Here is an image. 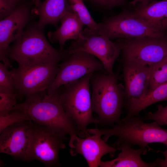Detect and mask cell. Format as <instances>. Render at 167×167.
Returning a JSON list of instances; mask_svg holds the SVG:
<instances>
[{
  "label": "cell",
  "instance_id": "6da1fadb",
  "mask_svg": "<svg viewBox=\"0 0 167 167\" xmlns=\"http://www.w3.org/2000/svg\"><path fill=\"white\" fill-rule=\"evenodd\" d=\"M47 90L26 96L24 101L17 103L12 111H22L34 122L61 134L81 137L76 125L63 109L60 97L61 88L49 94Z\"/></svg>",
  "mask_w": 167,
  "mask_h": 167
},
{
  "label": "cell",
  "instance_id": "7a4b0ae2",
  "mask_svg": "<svg viewBox=\"0 0 167 167\" xmlns=\"http://www.w3.org/2000/svg\"><path fill=\"white\" fill-rule=\"evenodd\" d=\"M118 74L97 71L90 79L93 112L98 116L99 123L112 127L120 120L124 107L125 87L118 83Z\"/></svg>",
  "mask_w": 167,
  "mask_h": 167
},
{
  "label": "cell",
  "instance_id": "3957f363",
  "mask_svg": "<svg viewBox=\"0 0 167 167\" xmlns=\"http://www.w3.org/2000/svg\"><path fill=\"white\" fill-rule=\"evenodd\" d=\"M144 121L138 114L121 119L110 128L89 129L88 131L90 134L104 135L102 139L106 142L110 137L116 136L117 139L113 144L114 147L125 144L131 147L136 145L145 148L152 143L167 144V129L155 121L147 123Z\"/></svg>",
  "mask_w": 167,
  "mask_h": 167
},
{
  "label": "cell",
  "instance_id": "277c9868",
  "mask_svg": "<svg viewBox=\"0 0 167 167\" xmlns=\"http://www.w3.org/2000/svg\"><path fill=\"white\" fill-rule=\"evenodd\" d=\"M6 56L18 64L38 62L51 64H58L67 56L64 50H58L49 43L43 29L36 23L24 31L9 47Z\"/></svg>",
  "mask_w": 167,
  "mask_h": 167
},
{
  "label": "cell",
  "instance_id": "5b68a950",
  "mask_svg": "<svg viewBox=\"0 0 167 167\" xmlns=\"http://www.w3.org/2000/svg\"><path fill=\"white\" fill-rule=\"evenodd\" d=\"M93 73L62 86L63 88L61 90L60 97L63 109L82 137L90 134L87 129L89 125L99 123L98 118L92 115L90 86Z\"/></svg>",
  "mask_w": 167,
  "mask_h": 167
},
{
  "label": "cell",
  "instance_id": "8992f818",
  "mask_svg": "<svg viewBox=\"0 0 167 167\" xmlns=\"http://www.w3.org/2000/svg\"><path fill=\"white\" fill-rule=\"evenodd\" d=\"M98 24V29L94 32L105 35L110 39L146 36L167 39V34L150 27L135 17L126 7L123 8L117 15L105 17Z\"/></svg>",
  "mask_w": 167,
  "mask_h": 167
},
{
  "label": "cell",
  "instance_id": "52a82bcc",
  "mask_svg": "<svg viewBox=\"0 0 167 167\" xmlns=\"http://www.w3.org/2000/svg\"><path fill=\"white\" fill-rule=\"evenodd\" d=\"M18 65L11 71L18 97L20 98L47 90L53 83L58 68V64L26 62Z\"/></svg>",
  "mask_w": 167,
  "mask_h": 167
},
{
  "label": "cell",
  "instance_id": "ba28073f",
  "mask_svg": "<svg viewBox=\"0 0 167 167\" xmlns=\"http://www.w3.org/2000/svg\"><path fill=\"white\" fill-rule=\"evenodd\" d=\"M110 40L105 35L96 34L87 27L64 51L67 56L80 52L90 54L102 62L107 73L112 74L113 65L120 54L122 47L117 40L115 42Z\"/></svg>",
  "mask_w": 167,
  "mask_h": 167
},
{
  "label": "cell",
  "instance_id": "9c48e42d",
  "mask_svg": "<svg viewBox=\"0 0 167 167\" xmlns=\"http://www.w3.org/2000/svg\"><path fill=\"white\" fill-rule=\"evenodd\" d=\"M32 122L27 161L37 160L47 167L60 166L59 152L66 147V135Z\"/></svg>",
  "mask_w": 167,
  "mask_h": 167
},
{
  "label": "cell",
  "instance_id": "30bf717a",
  "mask_svg": "<svg viewBox=\"0 0 167 167\" xmlns=\"http://www.w3.org/2000/svg\"><path fill=\"white\" fill-rule=\"evenodd\" d=\"M121 61L152 67L167 58V39L152 36L118 39Z\"/></svg>",
  "mask_w": 167,
  "mask_h": 167
},
{
  "label": "cell",
  "instance_id": "8fae6325",
  "mask_svg": "<svg viewBox=\"0 0 167 167\" xmlns=\"http://www.w3.org/2000/svg\"><path fill=\"white\" fill-rule=\"evenodd\" d=\"M58 64L55 78L47 89L48 93H51L62 86L77 80L85 75L96 72L107 73L102 62L94 56L85 52L74 53Z\"/></svg>",
  "mask_w": 167,
  "mask_h": 167
},
{
  "label": "cell",
  "instance_id": "7c38bea8",
  "mask_svg": "<svg viewBox=\"0 0 167 167\" xmlns=\"http://www.w3.org/2000/svg\"><path fill=\"white\" fill-rule=\"evenodd\" d=\"M31 4L23 2L12 12L0 21V60L8 68L13 66L6 56L11 43L15 41L24 31L31 18Z\"/></svg>",
  "mask_w": 167,
  "mask_h": 167
},
{
  "label": "cell",
  "instance_id": "4fadbf2b",
  "mask_svg": "<svg viewBox=\"0 0 167 167\" xmlns=\"http://www.w3.org/2000/svg\"><path fill=\"white\" fill-rule=\"evenodd\" d=\"M125 91V108L142 99L148 94L151 83V68L139 63L121 61Z\"/></svg>",
  "mask_w": 167,
  "mask_h": 167
},
{
  "label": "cell",
  "instance_id": "5bb4252c",
  "mask_svg": "<svg viewBox=\"0 0 167 167\" xmlns=\"http://www.w3.org/2000/svg\"><path fill=\"white\" fill-rule=\"evenodd\" d=\"M32 122L27 120L7 127L0 133V152L27 161Z\"/></svg>",
  "mask_w": 167,
  "mask_h": 167
},
{
  "label": "cell",
  "instance_id": "9a60e30c",
  "mask_svg": "<svg viewBox=\"0 0 167 167\" xmlns=\"http://www.w3.org/2000/svg\"><path fill=\"white\" fill-rule=\"evenodd\" d=\"M101 135L90 134L82 137L74 135L70 137V152L72 156L82 155L89 167H99L102 157L106 154L113 156L117 150L107 144Z\"/></svg>",
  "mask_w": 167,
  "mask_h": 167
},
{
  "label": "cell",
  "instance_id": "2e32d148",
  "mask_svg": "<svg viewBox=\"0 0 167 167\" xmlns=\"http://www.w3.org/2000/svg\"><path fill=\"white\" fill-rule=\"evenodd\" d=\"M60 22V26L55 31L49 32L47 36L51 42H58L60 50H63L67 41L75 40L78 38L84 25L72 9L65 14Z\"/></svg>",
  "mask_w": 167,
  "mask_h": 167
},
{
  "label": "cell",
  "instance_id": "e0dca14e",
  "mask_svg": "<svg viewBox=\"0 0 167 167\" xmlns=\"http://www.w3.org/2000/svg\"><path fill=\"white\" fill-rule=\"evenodd\" d=\"M130 10L135 17L150 27L167 34V0H154L140 10Z\"/></svg>",
  "mask_w": 167,
  "mask_h": 167
},
{
  "label": "cell",
  "instance_id": "ac0fdd59",
  "mask_svg": "<svg viewBox=\"0 0 167 167\" xmlns=\"http://www.w3.org/2000/svg\"><path fill=\"white\" fill-rule=\"evenodd\" d=\"M39 16L37 26L43 29L47 24L58 26L63 16L71 9L68 0H45L39 1L35 6Z\"/></svg>",
  "mask_w": 167,
  "mask_h": 167
},
{
  "label": "cell",
  "instance_id": "d6986e66",
  "mask_svg": "<svg viewBox=\"0 0 167 167\" xmlns=\"http://www.w3.org/2000/svg\"><path fill=\"white\" fill-rule=\"evenodd\" d=\"M117 150L121 152L117 157L112 160L101 161V167H158L155 161L147 163L142 160L141 154L147 153L146 148H139L135 149L125 144H121L116 147Z\"/></svg>",
  "mask_w": 167,
  "mask_h": 167
},
{
  "label": "cell",
  "instance_id": "ffe728a7",
  "mask_svg": "<svg viewBox=\"0 0 167 167\" xmlns=\"http://www.w3.org/2000/svg\"><path fill=\"white\" fill-rule=\"evenodd\" d=\"M164 101H167V82L156 87L143 98L130 105L126 108V116L139 114L150 105Z\"/></svg>",
  "mask_w": 167,
  "mask_h": 167
},
{
  "label": "cell",
  "instance_id": "44dd1931",
  "mask_svg": "<svg viewBox=\"0 0 167 167\" xmlns=\"http://www.w3.org/2000/svg\"><path fill=\"white\" fill-rule=\"evenodd\" d=\"M73 11L83 23L95 32L98 27V23L94 20L85 5L84 0H68Z\"/></svg>",
  "mask_w": 167,
  "mask_h": 167
},
{
  "label": "cell",
  "instance_id": "7402d4cb",
  "mask_svg": "<svg viewBox=\"0 0 167 167\" xmlns=\"http://www.w3.org/2000/svg\"><path fill=\"white\" fill-rule=\"evenodd\" d=\"M151 67V77L148 93L167 82V58Z\"/></svg>",
  "mask_w": 167,
  "mask_h": 167
},
{
  "label": "cell",
  "instance_id": "603a6c76",
  "mask_svg": "<svg viewBox=\"0 0 167 167\" xmlns=\"http://www.w3.org/2000/svg\"><path fill=\"white\" fill-rule=\"evenodd\" d=\"M8 68L4 63L0 62V92H16L13 75Z\"/></svg>",
  "mask_w": 167,
  "mask_h": 167
},
{
  "label": "cell",
  "instance_id": "cb8c5ba5",
  "mask_svg": "<svg viewBox=\"0 0 167 167\" xmlns=\"http://www.w3.org/2000/svg\"><path fill=\"white\" fill-rule=\"evenodd\" d=\"M18 95L16 92H0V116L9 114L17 104Z\"/></svg>",
  "mask_w": 167,
  "mask_h": 167
},
{
  "label": "cell",
  "instance_id": "d4e9b609",
  "mask_svg": "<svg viewBox=\"0 0 167 167\" xmlns=\"http://www.w3.org/2000/svg\"><path fill=\"white\" fill-rule=\"evenodd\" d=\"M27 120H31L29 116L18 110H12L5 116H0V133L9 126Z\"/></svg>",
  "mask_w": 167,
  "mask_h": 167
},
{
  "label": "cell",
  "instance_id": "484cf974",
  "mask_svg": "<svg viewBox=\"0 0 167 167\" xmlns=\"http://www.w3.org/2000/svg\"><path fill=\"white\" fill-rule=\"evenodd\" d=\"M92 6L99 10L108 11L118 7L122 8L126 6L128 0H84Z\"/></svg>",
  "mask_w": 167,
  "mask_h": 167
},
{
  "label": "cell",
  "instance_id": "4316f807",
  "mask_svg": "<svg viewBox=\"0 0 167 167\" xmlns=\"http://www.w3.org/2000/svg\"><path fill=\"white\" fill-rule=\"evenodd\" d=\"M157 107L156 112L153 113L149 112L143 117V120H152L161 126H167V105L164 107L159 105L157 106Z\"/></svg>",
  "mask_w": 167,
  "mask_h": 167
},
{
  "label": "cell",
  "instance_id": "83f0119b",
  "mask_svg": "<svg viewBox=\"0 0 167 167\" xmlns=\"http://www.w3.org/2000/svg\"><path fill=\"white\" fill-rule=\"evenodd\" d=\"M15 8H13L8 0H0V18L3 19L10 15Z\"/></svg>",
  "mask_w": 167,
  "mask_h": 167
},
{
  "label": "cell",
  "instance_id": "f1b7e54d",
  "mask_svg": "<svg viewBox=\"0 0 167 167\" xmlns=\"http://www.w3.org/2000/svg\"><path fill=\"white\" fill-rule=\"evenodd\" d=\"M154 0H134L129 2L126 7L130 10L136 11L140 10L146 6Z\"/></svg>",
  "mask_w": 167,
  "mask_h": 167
},
{
  "label": "cell",
  "instance_id": "f546056e",
  "mask_svg": "<svg viewBox=\"0 0 167 167\" xmlns=\"http://www.w3.org/2000/svg\"><path fill=\"white\" fill-rule=\"evenodd\" d=\"M165 145L166 146V150L165 151H157V152L161 153L165 157V159L158 158L155 161L158 167H167V144Z\"/></svg>",
  "mask_w": 167,
  "mask_h": 167
},
{
  "label": "cell",
  "instance_id": "4dcf8cb0",
  "mask_svg": "<svg viewBox=\"0 0 167 167\" xmlns=\"http://www.w3.org/2000/svg\"><path fill=\"white\" fill-rule=\"evenodd\" d=\"M12 6L15 8L20 4L24 2L25 0H8Z\"/></svg>",
  "mask_w": 167,
  "mask_h": 167
},
{
  "label": "cell",
  "instance_id": "1f68e13d",
  "mask_svg": "<svg viewBox=\"0 0 167 167\" xmlns=\"http://www.w3.org/2000/svg\"><path fill=\"white\" fill-rule=\"evenodd\" d=\"M40 1V0H33V2L35 4V6L37 5Z\"/></svg>",
  "mask_w": 167,
  "mask_h": 167
}]
</instances>
